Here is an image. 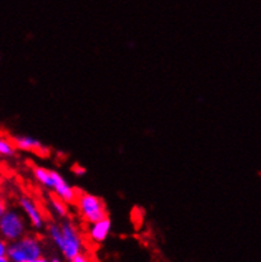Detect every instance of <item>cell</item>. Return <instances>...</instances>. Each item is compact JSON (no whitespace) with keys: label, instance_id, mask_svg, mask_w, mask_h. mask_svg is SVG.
Masks as SVG:
<instances>
[{"label":"cell","instance_id":"6da1fadb","mask_svg":"<svg viewBox=\"0 0 261 262\" xmlns=\"http://www.w3.org/2000/svg\"><path fill=\"white\" fill-rule=\"evenodd\" d=\"M45 231L66 261L73 260L84 252L85 245L81 232L69 218L61 219V222H49L45 226Z\"/></svg>","mask_w":261,"mask_h":262},{"label":"cell","instance_id":"7a4b0ae2","mask_svg":"<svg viewBox=\"0 0 261 262\" xmlns=\"http://www.w3.org/2000/svg\"><path fill=\"white\" fill-rule=\"evenodd\" d=\"M32 173H33L34 180H36L42 188L49 190L51 194L56 195L57 198H60L61 200L68 203L69 205L75 204V200L76 196H78L79 190L76 188H74V186L63 178L62 173H60L56 170H52V168L38 166V165L32 168Z\"/></svg>","mask_w":261,"mask_h":262},{"label":"cell","instance_id":"3957f363","mask_svg":"<svg viewBox=\"0 0 261 262\" xmlns=\"http://www.w3.org/2000/svg\"><path fill=\"white\" fill-rule=\"evenodd\" d=\"M45 256L44 239L37 233H26L19 239L8 243L7 257L12 262H27Z\"/></svg>","mask_w":261,"mask_h":262},{"label":"cell","instance_id":"277c9868","mask_svg":"<svg viewBox=\"0 0 261 262\" xmlns=\"http://www.w3.org/2000/svg\"><path fill=\"white\" fill-rule=\"evenodd\" d=\"M29 232V224L19 208L8 207L0 216V237L8 243L19 239Z\"/></svg>","mask_w":261,"mask_h":262},{"label":"cell","instance_id":"5b68a950","mask_svg":"<svg viewBox=\"0 0 261 262\" xmlns=\"http://www.w3.org/2000/svg\"><path fill=\"white\" fill-rule=\"evenodd\" d=\"M74 205L78 209L79 215L81 216L82 221L86 222L88 224L109 215L104 200L92 192L79 190Z\"/></svg>","mask_w":261,"mask_h":262},{"label":"cell","instance_id":"8992f818","mask_svg":"<svg viewBox=\"0 0 261 262\" xmlns=\"http://www.w3.org/2000/svg\"><path fill=\"white\" fill-rule=\"evenodd\" d=\"M18 208L23 215L26 216L27 222H28L29 227L34 231H42L46 226V216L44 212L39 208V204L34 198L29 196V195H20L18 196Z\"/></svg>","mask_w":261,"mask_h":262},{"label":"cell","instance_id":"52a82bcc","mask_svg":"<svg viewBox=\"0 0 261 262\" xmlns=\"http://www.w3.org/2000/svg\"><path fill=\"white\" fill-rule=\"evenodd\" d=\"M17 151L28 152V154H36L41 157H47L50 155V148L36 137L27 135H15L12 137Z\"/></svg>","mask_w":261,"mask_h":262},{"label":"cell","instance_id":"ba28073f","mask_svg":"<svg viewBox=\"0 0 261 262\" xmlns=\"http://www.w3.org/2000/svg\"><path fill=\"white\" fill-rule=\"evenodd\" d=\"M112 228H113V224H112V219L109 218V215L97 222H93L88 228V238L93 243L102 245L111 236Z\"/></svg>","mask_w":261,"mask_h":262},{"label":"cell","instance_id":"9c48e42d","mask_svg":"<svg viewBox=\"0 0 261 262\" xmlns=\"http://www.w3.org/2000/svg\"><path fill=\"white\" fill-rule=\"evenodd\" d=\"M49 205L50 209H51V212L53 213V215H56L57 218L65 219L68 218L69 214H70V209H69L70 205H69L68 203L63 202V200H61L60 198L56 196V195H50Z\"/></svg>","mask_w":261,"mask_h":262},{"label":"cell","instance_id":"30bf717a","mask_svg":"<svg viewBox=\"0 0 261 262\" xmlns=\"http://www.w3.org/2000/svg\"><path fill=\"white\" fill-rule=\"evenodd\" d=\"M17 152L12 138L0 135V159H14Z\"/></svg>","mask_w":261,"mask_h":262},{"label":"cell","instance_id":"8fae6325","mask_svg":"<svg viewBox=\"0 0 261 262\" xmlns=\"http://www.w3.org/2000/svg\"><path fill=\"white\" fill-rule=\"evenodd\" d=\"M71 172H73L75 176H85L86 175L88 170L86 167L82 166V165L75 164L73 167H71Z\"/></svg>","mask_w":261,"mask_h":262},{"label":"cell","instance_id":"7c38bea8","mask_svg":"<svg viewBox=\"0 0 261 262\" xmlns=\"http://www.w3.org/2000/svg\"><path fill=\"white\" fill-rule=\"evenodd\" d=\"M69 262H92L90 260V257L88 255H85L84 252L80 253V255L76 256V257H74L73 260H70Z\"/></svg>","mask_w":261,"mask_h":262},{"label":"cell","instance_id":"4fadbf2b","mask_svg":"<svg viewBox=\"0 0 261 262\" xmlns=\"http://www.w3.org/2000/svg\"><path fill=\"white\" fill-rule=\"evenodd\" d=\"M7 251H8V242L0 237V257L7 256Z\"/></svg>","mask_w":261,"mask_h":262},{"label":"cell","instance_id":"5bb4252c","mask_svg":"<svg viewBox=\"0 0 261 262\" xmlns=\"http://www.w3.org/2000/svg\"><path fill=\"white\" fill-rule=\"evenodd\" d=\"M8 208V203H7V199H5V196L3 195V192L0 191V216H2L3 213L5 212V209Z\"/></svg>","mask_w":261,"mask_h":262},{"label":"cell","instance_id":"9a60e30c","mask_svg":"<svg viewBox=\"0 0 261 262\" xmlns=\"http://www.w3.org/2000/svg\"><path fill=\"white\" fill-rule=\"evenodd\" d=\"M27 262H51V258L46 257V256H42V257H38V258H36V260L27 261Z\"/></svg>","mask_w":261,"mask_h":262},{"label":"cell","instance_id":"2e32d148","mask_svg":"<svg viewBox=\"0 0 261 262\" xmlns=\"http://www.w3.org/2000/svg\"><path fill=\"white\" fill-rule=\"evenodd\" d=\"M0 262H12V261H10L7 256H4V257H0Z\"/></svg>","mask_w":261,"mask_h":262},{"label":"cell","instance_id":"e0dca14e","mask_svg":"<svg viewBox=\"0 0 261 262\" xmlns=\"http://www.w3.org/2000/svg\"><path fill=\"white\" fill-rule=\"evenodd\" d=\"M51 262H63V261L61 260L60 257H52L51 258Z\"/></svg>","mask_w":261,"mask_h":262}]
</instances>
